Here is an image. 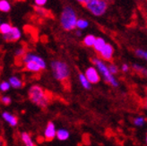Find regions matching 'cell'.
Masks as SVG:
<instances>
[{
	"mask_svg": "<svg viewBox=\"0 0 147 146\" xmlns=\"http://www.w3.org/2000/svg\"><path fill=\"white\" fill-rule=\"evenodd\" d=\"M133 124L137 127H142L145 125V118L142 116H138L133 119Z\"/></svg>",
	"mask_w": 147,
	"mask_h": 146,
	"instance_id": "22",
	"label": "cell"
},
{
	"mask_svg": "<svg viewBox=\"0 0 147 146\" xmlns=\"http://www.w3.org/2000/svg\"><path fill=\"white\" fill-rule=\"evenodd\" d=\"M88 27H89V22H88L86 19H84V18H78L77 19L76 29L80 30V31H83V30L87 29Z\"/></svg>",
	"mask_w": 147,
	"mask_h": 146,
	"instance_id": "19",
	"label": "cell"
},
{
	"mask_svg": "<svg viewBox=\"0 0 147 146\" xmlns=\"http://www.w3.org/2000/svg\"><path fill=\"white\" fill-rule=\"evenodd\" d=\"M8 83H9L10 86L13 89H21L22 87L24 86L23 81H22L19 77H17L16 75L10 76L9 79H8Z\"/></svg>",
	"mask_w": 147,
	"mask_h": 146,
	"instance_id": "12",
	"label": "cell"
},
{
	"mask_svg": "<svg viewBox=\"0 0 147 146\" xmlns=\"http://www.w3.org/2000/svg\"><path fill=\"white\" fill-rule=\"evenodd\" d=\"M25 49L24 48H18L17 49H16L14 51V56L16 57H23L25 55Z\"/></svg>",
	"mask_w": 147,
	"mask_h": 146,
	"instance_id": "25",
	"label": "cell"
},
{
	"mask_svg": "<svg viewBox=\"0 0 147 146\" xmlns=\"http://www.w3.org/2000/svg\"><path fill=\"white\" fill-rule=\"evenodd\" d=\"M143 58H144V59L147 61V50L144 51V57H143Z\"/></svg>",
	"mask_w": 147,
	"mask_h": 146,
	"instance_id": "34",
	"label": "cell"
},
{
	"mask_svg": "<svg viewBox=\"0 0 147 146\" xmlns=\"http://www.w3.org/2000/svg\"><path fill=\"white\" fill-rule=\"evenodd\" d=\"M84 75L91 84H97L100 81V75L94 67H89L84 72Z\"/></svg>",
	"mask_w": 147,
	"mask_h": 146,
	"instance_id": "7",
	"label": "cell"
},
{
	"mask_svg": "<svg viewBox=\"0 0 147 146\" xmlns=\"http://www.w3.org/2000/svg\"><path fill=\"white\" fill-rule=\"evenodd\" d=\"M95 40H96V37H95L93 34H88L84 38L83 43L84 44V46L88 48H92L95 42Z\"/></svg>",
	"mask_w": 147,
	"mask_h": 146,
	"instance_id": "18",
	"label": "cell"
},
{
	"mask_svg": "<svg viewBox=\"0 0 147 146\" xmlns=\"http://www.w3.org/2000/svg\"><path fill=\"white\" fill-rule=\"evenodd\" d=\"M145 143H146V144H147V135H146V137H145Z\"/></svg>",
	"mask_w": 147,
	"mask_h": 146,
	"instance_id": "35",
	"label": "cell"
},
{
	"mask_svg": "<svg viewBox=\"0 0 147 146\" xmlns=\"http://www.w3.org/2000/svg\"><path fill=\"white\" fill-rule=\"evenodd\" d=\"M21 138H22V141L24 142L25 146H35V144H34V143L32 141V136L28 133L23 132L21 134Z\"/></svg>",
	"mask_w": 147,
	"mask_h": 146,
	"instance_id": "17",
	"label": "cell"
},
{
	"mask_svg": "<svg viewBox=\"0 0 147 146\" xmlns=\"http://www.w3.org/2000/svg\"><path fill=\"white\" fill-rule=\"evenodd\" d=\"M144 51L145 50H144L142 48H136L135 50V55L137 57H139V58H143L144 57Z\"/></svg>",
	"mask_w": 147,
	"mask_h": 146,
	"instance_id": "28",
	"label": "cell"
},
{
	"mask_svg": "<svg viewBox=\"0 0 147 146\" xmlns=\"http://www.w3.org/2000/svg\"><path fill=\"white\" fill-rule=\"evenodd\" d=\"M69 136H70V133L68 130L65 128H59L58 130H57L56 137L59 141H67L69 138Z\"/></svg>",
	"mask_w": 147,
	"mask_h": 146,
	"instance_id": "14",
	"label": "cell"
},
{
	"mask_svg": "<svg viewBox=\"0 0 147 146\" xmlns=\"http://www.w3.org/2000/svg\"><path fill=\"white\" fill-rule=\"evenodd\" d=\"M47 3H48V0H34L35 6H38V7H43Z\"/></svg>",
	"mask_w": 147,
	"mask_h": 146,
	"instance_id": "26",
	"label": "cell"
},
{
	"mask_svg": "<svg viewBox=\"0 0 147 146\" xmlns=\"http://www.w3.org/2000/svg\"><path fill=\"white\" fill-rule=\"evenodd\" d=\"M53 77L59 82H65L69 78L71 70L67 62L61 60H53L50 63Z\"/></svg>",
	"mask_w": 147,
	"mask_h": 146,
	"instance_id": "4",
	"label": "cell"
},
{
	"mask_svg": "<svg viewBox=\"0 0 147 146\" xmlns=\"http://www.w3.org/2000/svg\"><path fill=\"white\" fill-rule=\"evenodd\" d=\"M0 24H1V19H0Z\"/></svg>",
	"mask_w": 147,
	"mask_h": 146,
	"instance_id": "39",
	"label": "cell"
},
{
	"mask_svg": "<svg viewBox=\"0 0 147 146\" xmlns=\"http://www.w3.org/2000/svg\"><path fill=\"white\" fill-rule=\"evenodd\" d=\"M24 65H25V69L27 71L32 72V73H40V71H42V68L40 67V65L35 62H32V61H29V62L24 63Z\"/></svg>",
	"mask_w": 147,
	"mask_h": 146,
	"instance_id": "13",
	"label": "cell"
},
{
	"mask_svg": "<svg viewBox=\"0 0 147 146\" xmlns=\"http://www.w3.org/2000/svg\"><path fill=\"white\" fill-rule=\"evenodd\" d=\"M57 129L56 126L53 122H49L46 126L45 131H44V137L47 141H52L54 138H56Z\"/></svg>",
	"mask_w": 147,
	"mask_h": 146,
	"instance_id": "10",
	"label": "cell"
},
{
	"mask_svg": "<svg viewBox=\"0 0 147 146\" xmlns=\"http://www.w3.org/2000/svg\"><path fill=\"white\" fill-rule=\"evenodd\" d=\"M77 14L76 10L70 5L65 6L59 17L60 25L67 32H71L76 30V22H77Z\"/></svg>",
	"mask_w": 147,
	"mask_h": 146,
	"instance_id": "1",
	"label": "cell"
},
{
	"mask_svg": "<svg viewBox=\"0 0 147 146\" xmlns=\"http://www.w3.org/2000/svg\"><path fill=\"white\" fill-rule=\"evenodd\" d=\"M0 144H1V138H0Z\"/></svg>",
	"mask_w": 147,
	"mask_h": 146,
	"instance_id": "37",
	"label": "cell"
},
{
	"mask_svg": "<svg viewBox=\"0 0 147 146\" xmlns=\"http://www.w3.org/2000/svg\"><path fill=\"white\" fill-rule=\"evenodd\" d=\"M75 34H76V37H81V36L83 35V32H82V31H80V30H77V29H76Z\"/></svg>",
	"mask_w": 147,
	"mask_h": 146,
	"instance_id": "31",
	"label": "cell"
},
{
	"mask_svg": "<svg viewBox=\"0 0 147 146\" xmlns=\"http://www.w3.org/2000/svg\"><path fill=\"white\" fill-rule=\"evenodd\" d=\"M104 1H107L108 2V1H109V0H104Z\"/></svg>",
	"mask_w": 147,
	"mask_h": 146,
	"instance_id": "38",
	"label": "cell"
},
{
	"mask_svg": "<svg viewBox=\"0 0 147 146\" xmlns=\"http://www.w3.org/2000/svg\"><path fill=\"white\" fill-rule=\"evenodd\" d=\"M76 1L78 2V3H80V4H84L85 2H86V0H76Z\"/></svg>",
	"mask_w": 147,
	"mask_h": 146,
	"instance_id": "33",
	"label": "cell"
},
{
	"mask_svg": "<svg viewBox=\"0 0 147 146\" xmlns=\"http://www.w3.org/2000/svg\"><path fill=\"white\" fill-rule=\"evenodd\" d=\"M92 62L94 65L93 67L98 70L100 75H101L102 78L105 80L106 83L110 84L112 87H115V88H117L119 86V83L117 80V78L109 73L108 65L105 63V61L100 59V57H93L92 59Z\"/></svg>",
	"mask_w": 147,
	"mask_h": 146,
	"instance_id": "3",
	"label": "cell"
},
{
	"mask_svg": "<svg viewBox=\"0 0 147 146\" xmlns=\"http://www.w3.org/2000/svg\"><path fill=\"white\" fill-rule=\"evenodd\" d=\"M146 1H147V0H146Z\"/></svg>",
	"mask_w": 147,
	"mask_h": 146,
	"instance_id": "40",
	"label": "cell"
},
{
	"mask_svg": "<svg viewBox=\"0 0 147 146\" xmlns=\"http://www.w3.org/2000/svg\"><path fill=\"white\" fill-rule=\"evenodd\" d=\"M106 40L103 39V38H101V37H96V40H95V42H94V44H93V48L94 50L96 51L97 53H100V50L104 48V46L106 45Z\"/></svg>",
	"mask_w": 147,
	"mask_h": 146,
	"instance_id": "15",
	"label": "cell"
},
{
	"mask_svg": "<svg viewBox=\"0 0 147 146\" xmlns=\"http://www.w3.org/2000/svg\"><path fill=\"white\" fill-rule=\"evenodd\" d=\"M2 118L6 122V123H8L9 125L11 126H16L18 125V119L14 115L9 113V112H7V111H4L2 112Z\"/></svg>",
	"mask_w": 147,
	"mask_h": 146,
	"instance_id": "11",
	"label": "cell"
},
{
	"mask_svg": "<svg viewBox=\"0 0 147 146\" xmlns=\"http://www.w3.org/2000/svg\"><path fill=\"white\" fill-rule=\"evenodd\" d=\"M12 27L13 26L9 23H1V24H0V34H2L3 36L8 33L11 31Z\"/></svg>",
	"mask_w": 147,
	"mask_h": 146,
	"instance_id": "21",
	"label": "cell"
},
{
	"mask_svg": "<svg viewBox=\"0 0 147 146\" xmlns=\"http://www.w3.org/2000/svg\"><path fill=\"white\" fill-rule=\"evenodd\" d=\"M28 97L32 103L42 108H46L49 103V100L46 92L40 85L37 84L30 87L28 91Z\"/></svg>",
	"mask_w": 147,
	"mask_h": 146,
	"instance_id": "2",
	"label": "cell"
},
{
	"mask_svg": "<svg viewBox=\"0 0 147 146\" xmlns=\"http://www.w3.org/2000/svg\"><path fill=\"white\" fill-rule=\"evenodd\" d=\"M100 58L103 61H110L113 58L114 56V48L111 44L109 43H106L104 48L100 50Z\"/></svg>",
	"mask_w": 147,
	"mask_h": 146,
	"instance_id": "9",
	"label": "cell"
},
{
	"mask_svg": "<svg viewBox=\"0 0 147 146\" xmlns=\"http://www.w3.org/2000/svg\"><path fill=\"white\" fill-rule=\"evenodd\" d=\"M78 79H79V82H80L81 85L83 86L84 89H85V90H91L92 84L87 80V78L85 77L84 74H83V73H80V74L78 75Z\"/></svg>",
	"mask_w": 147,
	"mask_h": 146,
	"instance_id": "16",
	"label": "cell"
},
{
	"mask_svg": "<svg viewBox=\"0 0 147 146\" xmlns=\"http://www.w3.org/2000/svg\"><path fill=\"white\" fill-rule=\"evenodd\" d=\"M108 68H109V71L110 74H111L112 75H114V76H115V75H117V73H119V67H117V65H115V64L108 65Z\"/></svg>",
	"mask_w": 147,
	"mask_h": 146,
	"instance_id": "24",
	"label": "cell"
},
{
	"mask_svg": "<svg viewBox=\"0 0 147 146\" xmlns=\"http://www.w3.org/2000/svg\"><path fill=\"white\" fill-rule=\"evenodd\" d=\"M1 101H2V103L5 105H10L11 102H12V99L9 96H3L1 98Z\"/></svg>",
	"mask_w": 147,
	"mask_h": 146,
	"instance_id": "29",
	"label": "cell"
},
{
	"mask_svg": "<svg viewBox=\"0 0 147 146\" xmlns=\"http://www.w3.org/2000/svg\"><path fill=\"white\" fill-rule=\"evenodd\" d=\"M23 58V62L24 64L26 63V62H29V61H32V62H35L38 65H40V67L42 68V70L46 69L47 67V64H46V61L43 59L41 57H40L39 55H36L34 53H32V52H28V53H25V55L22 57Z\"/></svg>",
	"mask_w": 147,
	"mask_h": 146,
	"instance_id": "6",
	"label": "cell"
},
{
	"mask_svg": "<svg viewBox=\"0 0 147 146\" xmlns=\"http://www.w3.org/2000/svg\"><path fill=\"white\" fill-rule=\"evenodd\" d=\"M84 5L92 15L100 17L106 13L109 7V3L104 0H86Z\"/></svg>",
	"mask_w": 147,
	"mask_h": 146,
	"instance_id": "5",
	"label": "cell"
},
{
	"mask_svg": "<svg viewBox=\"0 0 147 146\" xmlns=\"http://www.w3.org/2000/svg\"><path fill=\"white\" fill-rule=\"evenodd\" d=\"M35 11L36 13L40 14V15H45L47 13V11L44 9V7H38V6H35Z\"/></svg>",
	"mask_w": 147,
	"mask_h": 146,
	"instance_id": "27",
	"label": "cell"
},
{
	"mask_svg": "<svg viewBox=\"0 0 147 146\" xmlns=\"http://www.w3.org/2000/svg\"><path fill=\"white\" fill-rule=\"evenodd\" d=\"M11 89V86L8 83V81H2L0 83V92H6Z\"/></svg>",
	"mask_w": 147,
	"mask_h": 146,
	"instance_id": "23",
	"label": "cell"
},
{
	"mask_svg": "<svg viewBox=\"0 0 147 146\" xmlns=\"http://www.w3.org/2000/svg\"><path fill=\"white\" fill-rule=\"evenodd\" d=\"M120 69L123 73H127L129 71V65L127 64H122V65L120 67Z\"/></svg>",
	"mask_w": 147,
	"mask_h": 146,
	"instance_id": "30",
	"label": "cell"
},
{
	"mask_svg": "<svg viewBox=\"0 0 147 146\" xmlns=\"http://www.w3.org/2000/svg\"><path fill=\"white\" fill-rule=\"evenodd\" d=\"M11 10V4L8 0H0V12L8 13Z\"/></svg>",
	"mask_w": 147,
	"mask_h": 146,
	"instance_id": "20",
	"label": "cell"
},
{
	"mask_svg": "<svg viewBox=\"0 0 147 146\" xmlns=\"http://www.w3.org/2000/svg\"><path fill=\"white\" fill-rule=\"evenodd\" d=\"M141 75H144L145 77H147V68H144L143 69V71L141 72Z\"/></svg>",
	"mask_w": 147,
	"mask_h": 146,
	"instance_id": "32",
	"label": "cell"
},
{
	"mask_svg": "<svg viewBox=\"0 0 147 146\" xmlns=\"http://www.w3.org/2000/svg\"><path fill=\"white\" fill-rule=\"evenodd\" d=\"M145 104H146V106H147V98L145 99Z\"/></svg>",
	"mask_w": 147,
	"mask_h": 146,
	"instance_id": "36",
	"label": "cell"
},
{
	"mask_svg": "<svg viewBox=\"0 0 147 146\" xmlns=\"http://www.w3.org/2000/svg\"><path fill=\"white\" fill-rule=\"evenodd\" d=\"M22 37V32L18 27L13 26L11 31L6 33L5 35H3V40L6 42H16L18 41Z\"/></svg>",
	"mask_w": 147,
	"mask_h": 146,
	"instance_id": "8",
	"label": "cell"
}]
</instances>
